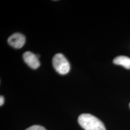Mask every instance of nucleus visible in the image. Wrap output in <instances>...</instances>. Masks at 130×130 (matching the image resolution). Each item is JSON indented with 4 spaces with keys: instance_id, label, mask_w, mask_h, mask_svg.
<instances>
[{
    "instance_id": "obj_1",
    "label": "nucleus",
    "mask_w": 130,
    "mask_h": 130,
    "mask_svg": "<svg viewBox=\"0 0 130 130\" xmlns=\"http://www.w3.org/2000/svg\"><path fill=\"white\" fill-rule=\"evenodd\" d=\"M78 121L80 126L85 130H105L104 123L90 114H81Z\"/></svg>"
},
{
    "instance_id": "obj_2",
    "label": "nucleus",
    "mask_w": 130,
    "mask_h": 130,
    "mask_svg": "<svg viewBox=\"0 0 130 130\" xmlns=\"http://www.w3.org/2000/svg\"><path fill=\"white\" fill-rule=\"evenodd\" d=\"M54 68L58 74H67L70 71V64L62 54H57L53 58Z\"/></svg>"
},
{
    "instance_id": "obj_3",
    "label": "nucleus",
    "mask_w": 130,
    "mask_h": 130,
    "mask_svg": "<svg viewBox=\"0 0 130 130\" xmlns=\"http://www.w3.org/2000/svg\"><path fill=\"white\" fill-rule=\"evenodd\" d=\"M9 44L14 48H21L24 46L25 43V37L23 35L16 32L13 34L8 39Z\"/></svg>"
},
{
    "instance_id": "obj_4",
    "label": "nucleus",
    "mask_w": 130,
    "mask_h": 130,
    "mask_svg": "<svg viewBox=\"0 0 130 130\" xmlns=\"http://www.w3.org/2000/svg\"><path fill=\"white\" fill-rule=\"evenodd\" d=\"M23 58L24 61L32 69H36L40 66V63L38 57L31 52H25L23 54Z\"/></svg>"
},
{
    "instance_id": "obj_5",
    "label": "nucleus",
    "mask_w": 130,
    "mask_h": 130,
    "mask_svg": "<svg viewBox=\"0 0 130 130\" xmlns=\"http://www.w3.org/2000/svg\"><path fill=\"white\" fill-rule=\"evenodd\" d=\"M113 63L117 65H121L126 69H130V58L126 56H120L116 57L113 61Z\"/></svg>"
},
{
    "instance_id": "obj_6",
    "label": "nucleus",
    "mask_w": 130,
    "mask_h": 130,
    "mask_svg": "<svg viewBox=\"0 0 130 130\" xmlns=\"http://www.w3.org/2000/svg\"><path fill=\"white\" fill-rule=\"evenodd\" d=\"M25 130H46V129L43 126L40 125H33L28 128Z\"/></svg>"
},
{
    "instance_id": "obj_7",
    "label": "nucleus",
    "mask_w": 130,
    "mask_h": 130,
    "mask_svg": "<svg viewBox=\"0 0 130 130\" xmlns=\"http://www.w3.org/2000/svg\"><path fill=\"white\" fill-rule=\"evenodd\" d=\"M4 102V97H3V96H0V105H1V106H2L3 105Z\"/></svg>"
},
{
    "instance_id": "obj_8",
    "label": "nucleus",
    "mask_w": 130,
    "mask_h": 130,
    "mask_svg": "<svg viewBox=\"0 0 130 130\" xmlns=\"http://www.w3.org/2000/svg\"><path fill=\"white\" fill-rule=\"evenodd\" d=\"M129 107H130V104H129Z\"/></svg>"
}]
</instances>
